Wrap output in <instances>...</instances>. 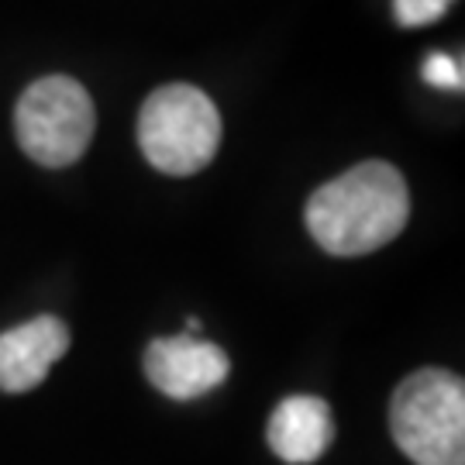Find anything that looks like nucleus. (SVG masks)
I'll list each match as a JSON object with an SVG mask.
<instances>
[{"label":"nucleus","instance_id":"1","mask_svg":"<svg viewBox=\"0 0 465 465\" xmlns=\"http://www.w3.org/2000/svg\"><path fill=\"white\" fill-rule=\"evenodd\" d=\"M411 217L407 183L390 163H362L307 200V232L331 255H369L390 245Z\"/></svg>","mask_w":465,"mask_h":465},{"label":"nucleus","instance_id":"2","mask_svg":"<svg viewBox=\"0 0 465 465\" xmlns=\"http://www.w3.org/2000/svg\"><path fill=\"white\" fill-rule=\"evenodd\" d=\"M390 431L414 465H465V386L449 369H417L390 400Z\"/></svg>","mask_w":465,"mask_h":465},{"label":"nucleus","instance_id":"3","mask_svg":"<svg viewBox=\"0 0 465 465\" xmlns=\"http://www.w3.org/2000/svg\"><path fill=\"white\" fill-rule=\"evenodd\" d=\"M138 145L166 176H193L211 166L221 145L214 100L190 84L159 86L138 114Z\"/></svg>","mask_w":465,"mask_h":465},{"label":"nucleus","instance_id":"4","mask_svg":"<svg viewBox=\"0 0 465 465\" xmlns=\"http://www.w3.org/2000/svg\"><path fill=\"white\" fill-rule=\"evenodd\" d=\"M17 145L38 166H73L94 142L97 111L86 86L73 76L35 80L15 111Z\"/></svg>","mask_w":465,"mask_h":465},{"label":"nucleus","instance_id":"5","mask_svg":"<svg viewBox=\"0 0 465 465\" xmlns=\"http://www.w3.org/2000/svg\"><path fill=\"white\" fill-rule=\"evenodd\" d=\"M232 359L214 341H200L193 334L155 338L145 349V376L173 400H197L228 380Z\"/></svg>","mask_w":465,"mask_h":465},{"label":"nucleus","instance_id":"6","mask_svg":"<svg viewBox=\"0 0 465 465\" xmlns=\"http://www.w3.org/2000/svg\"><path fill=\"white\" fill-rule=\"evenodd\" d=\"M69 351V328L52 314L32 317L0 334V390L25 393Z\"/></svg>","mask_w":465,"mask_h":465},{"label":"nucleus","instance_id":"7","mask_svg":"<svg viewBox=\"0 0 465 465\" xmlns=\"http://www.w3.org/2000/svg\"><path fill=\"white\" fill-rule=\"evenodd\" d=\"M269 449L290 465L317 462L334 441L331 407L321 397H286L269 417Z\"/></svg>","mask_w":465,"mask_h":465},{"label":"nucleus","instance_id":"8","mask_svg":"<svg viewBox=\"0 0 465 465\" xmlns=\"http://www.w3.org/2000/svg\"><path fill=\"white\" fill-rule=\"evenodd\" d=\"M449 7L451 0H393V15H397V25H403V28L434 25Z\"/></svg>","mask_w":465,"mask_h":465},{"label":"nucleus","instance_id":"9","mask_svg":"<svg viewBox=\"0 0 465 465\" xmlns=\"http://www.w3.org/2000/svg\"><path fill=\"white\" fill-rule=\"evenodd\" d=\"M420 76L428 80L431 86H441V90H462V63L459 59H451L445 52H434L424 59V69H420Z\"/></svg>","mask_w":465,"mask_h":465}]
</instances>
